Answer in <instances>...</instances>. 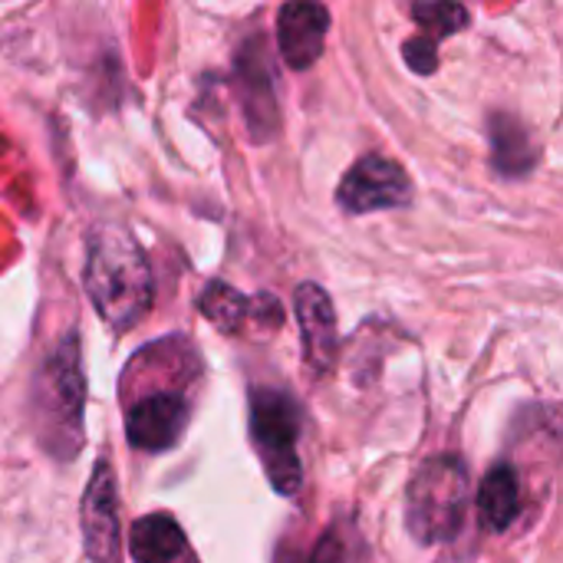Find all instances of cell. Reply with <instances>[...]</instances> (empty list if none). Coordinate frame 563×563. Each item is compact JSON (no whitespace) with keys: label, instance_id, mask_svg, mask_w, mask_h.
I'll list each match as a JSON object with an SVG mask.
<instances>
[{"label":"cell","instance_id":"2","mask_svg":"<svg viewBox=\"0 0 563 563\" xmlns=\"http://www.w3.org/2000/svg\"><path fill=\"white\" fill-rule=\"evenodd\" d=\"M33 422L36 439L53 459H76L82 449L86 379L79 360V336L69 333L33 373Z\"/></svg>","mask_w":563,"mask_h":563},{"label":"cell","instance_id":"16","mask_svg":"<svg viewBox=\"0 0 563 563\" xmlns=\"http://www.w3.org/2000/svg\"><path fill=\"white\" fill-rule=\"evenodd\" d=\"M402 59L412 66V73L419 76H432L439 69V43L426 40V36H412L406 46H402Z\"/></svg>","mask_w":563,"mask_h":563},{"label":"cell","instance_id":"13","mask_svg":"<svg viewBox=\"0 0 563 563\" xmlns=\"http://www.w3.org/2000/svg\"><path fill=\"white\" fill-rule=\"evenodd\" d=\"M201 313L211 320V327L234 336V333H241V327L251 317V300L244 294H238L234 287L211 280L208 290L201 294Z\"/></svg>","mask_w":563,"mask_h":563},{"label":"cell","instance_id":"4","mask_svg":"<svg viewBox=\"0 0 563 563\" xmlns=\"http://www.w3.org/2000/svg\"><path fill=\"white\" fill-rule=\"evenodd\" d=\"M303 429L300 406L280 389H254L251 396V439L264 462L267 482L284 498H294L303 488V462L297 455Z\"/></svg>","mask_w":563,"mask_h":563},{"label":"cell","instance_id":"7","mask_svg":"<svg viewBox=\"0 0 563 563\" xmlns=\"http://www.w3.org/2000/svg\"><path fill=\"white\" fill-rule=\"evenodd\" d=\"M115 475L109 462H96V472L82 495V548L92 563H119V508Z\"/></svg>","mask_w":563,"mask_h":563},{"label":"cell","instance_id":"12","mask_svg":"<svg viewBox=\"0 0 563 563\" xmlns=\"http://www.w3.org/2000/svg\"><path fill=\"white\" fill-rule=\"evenodd\" d=\"M492 162L505 175H528L538 162L528 129L515 115H492Z\"/></svg>","mask_w":563,"mask_h":563},{"label":"cell","instance_id":"6","mask_svg":"<svg viewBox=\"0 0 563 563\" xmlns=\"http://www.w3.org/2000/svg\"><path fill=\"white\" fill-rule=\"evenodd\" d=\"M188 419H191V402L181 393L175 389L148 393L129 406L125 439L135 452L162 455V452H172L185 439Z\"/></svg>","mask_w":563,"mask_h":563},{"label":"cell","instance_id":"15","mask_svg":"<svg viewBox=\"0 0 563 563\" xmlns=\"http://www.w3.org/2000/svg\"><path fill=\"white\" fill-rule=\"evenodd\" d=\"M303 563H356L353 561V538L343 528H330L320 541L307 551Z\"/></svg>","mask_w":563,"mask_h":563},{"label":"cell","instance_id":"1","mask_svg":"<svg viewBox=\"0 0 563 563\" xmlns=\"http://www.w3.org/2000/svg\"><path fill=\"white\" fill-rule=\"evenodd\" d=\"M86 294L112 333L139 327L155 303L148 257L119 224H99L86 244Z\"/></svg>","mask_w":563,"mask_h":563},{"label":"cell","instance_id":"10","mask_svg":"<svg viewBox=\"0 0 563 563\" xmlns=\"http://www.w3.org/2000/svg\"><path fill=\"white\" fill-rule=\"evenodd\" d=\"M521 515V475L511 462H498L478 488V518L492 534L511 531Z\"/></svg>","mask_w":563,"mask_h":563},{"label":"cell","instance_id":"9","mask_svg":"<svg viewBox=\"0 0 563 563\" xmlns=\"http://www.w3.org/2000/svg\"><path fill=\"white\" fill-rule=\"evenodd\" d=\"M297 320L303 336V356L313 366L317 376L330 373L340 353V333H336V310L333 300L320 284H300L297 287Z\"/></svg>","mask_w":563,"mask_h":563},{"label":"cell","instance_id":"8","mask_svg":"<svg viewBox=\"0 0 563 563\" xmlns=\"http://www.w3.org/2000/svg\"><path fill=\"white\" fill-rule=\"evenodd\" d=\"M330 33V10L323 3L297 0L277 13V49L290 69H310L323 56Z\"/></svg>","mask_w":563,"mask_h":563},{"label":"cell","instance_id":"11","mask_svg":"<svg viewBox=\"0 0 563 563\" xmlns=\"http://www.w3.org/2000/svg\"><path fill=\"white\" fill-rule=\"evenodd\" d=\"M185 551V531L172 515H145L129 531V554L135 558V563H175Z\"/></svg>","mask_w":563,"mask_h":563},{"label":"cell","instance_id":"3","mask_svg":"<svg viewBox=\"0 0 563 563\" xmlns=\"http://www.w3.org/2000/svg\"><path fill=\"white\" fill-rule=\"evenodd\" d=\"M468 511V468L455 455H439L419 468L406 492V528L419 544H445L462 534Z\"/></svg>","mask_w":563,"mask_h":563},{"label":"cell","instance_id":"14","mask_svg":"<svg viewBox=\"0 0 563 563\" xmlns=\"http://www.w3.org/2000/svg\"><path fill=\"white\" fill-rule=\"evenodd\" d=\"M412 16L422 26L419 36H426L432 43L462 33L468 26V20H472L462 3H445V0H439V3H412Z\"/></svg>","mask_w":563,"mask_h":563},{"label":"cell","instance_id":"5","mask_svg":"<svg viewBox=\"0 0 563 563\" xmlns=\"http://www.w3.org/2000/svg\"><path fill=\"white\" fill-rule=\"evenodd\" d=\"M412 201V181L402 165L386 155H363L340 181L336 205L346 214H373L386 208H406Z\"/></svg>","mask_w":563,"mask_h":563}]
</instances>
